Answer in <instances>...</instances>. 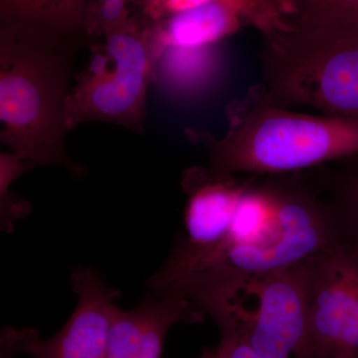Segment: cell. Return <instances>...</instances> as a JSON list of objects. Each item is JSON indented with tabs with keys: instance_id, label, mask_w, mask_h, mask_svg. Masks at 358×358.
I'll use <instances>...</instances> for the list:
<instances>
[{
	"instance_id": "6da1fadb",
	"label": "cell",
	"mask_w": 358,
	"mask_h": 358,
	"mask_svg": "<svg viewBox=\"0 0 358 358\" xmlns=\"http://www.w3.org/2000/svg\"><path fill=\"white\" fill-rule=\"evenodd\" d=\"M226 114L222 138L185 131L188 140L206 148L216 173H301L358 154V117L291 112L271 103L262 84L231 103Z\"/></svg>"
},
{
	"instance_id": "7a4b0ae2",
	"label": "cell",
	"mask_w": 358,
	"mask_h": 358,
	"mask_svg": "<svg viewBox=\"0 0 358 358\" xmlns=\"http://www.w3.org/2000/svg\"><path fill=\"white\" fill-rule=\"evenodd\" d=\"M80 41L0 27V140L35 166H62L83 176L66 152V109Z\"/></svg>"
},
{
	"instance_id": "3957f363",
	"label": "cell",
	"mask_w": 358,
	"mask_h": 358,
	"mask_svg": "<svg viewBox=\"0 0 358 358\" xmlns=\"http://www.w3.org/2000/svg\"><path fill=\"white\" fill-rule=\"evenodd\" d=\"M279 179L281 199L272 227L255 243L200 259L174 284L178 293L206 310L250 278L310 262L345 239L333 205L307 171Z\"/></svg>"
},
{
	"instance_id": "277c9868",
	"label": "cell",
	"mask_w": 358,
	"mask_h": 358,
	"mask_svg": "<svg viewBox=\"0 0 358 358\" xmlns=\"http://www.w3.org/2000/svg\"><path fill=\"white\" fill-rule=\"evenodd\" d=\"M261 34V84L271 103L358 117V25L282 24Z\"/></svg>"
},
{
	"instance_id": "5b68a950",
	"label": "cell",
	"mask_w": 358,
	"mask_h": 358,
	"mask_svg": "<svg viewBox=\"0 0 358 358\" xmlns=\"http://www.w3.org/2000/svg\"><path fill=\"white\" fill-rule=\"evenodd\" d=\"M103 38L88 69L71 89L67 128L102 122L143 133L148 88L166 50L157 25L143 26L133 18Z\"/></svg>"
},
{
	"instance_id": "8992f818",
	"label": "cell",
	"mask_w": 358,
	"mask_h": 358,
	"mask_svg": "<svg viewBox=\"0 0 358 358\" xmlns=\"http://www.w3.org/2000/svg\"><path fill=\"white\" fill-rule=\"evenodd\" d=\"M313 260L250 278L207 315L264 358H306Z\"/></svg>"
},
{
	"instance_id": "52a82bcc",
	"label": "cell",
	"mask_w": 358,
	"mask_h": 358,
	"mask_svg": "<svg viewBox=\"0 0 358 358\" xmlns=\"http://www.w3.org/2000/svg\"><path fill=\"white\" fill-rule=\"evenodd\" d=\"M306 358H358V246L313 259Z\"/></svg>"
},
{
	"instance_id": "ba28073f",
	"label": "cell",
	"mask_w": 358,
	"mask_h": 358,
	"mask_svg": "<svg viewBox=\"0 0 358 358\" xmlns=\"http://www.w3.org/2000/svg\"><path fill=\"white\" fill-rule=\"evenodd\" d=\"M77 294L76 308L64 327L50 338L31 329L6 327L1 338V358L24 353L32 358H107L113 315L119 296L92 268L71 275Z\"/></svg>"
},
{
	"instance_id": "9c48e42d",
	"label": "cell",
	"mask_w": 358,
	"mask_h": 358,
	"mask_svg": "<svg viewBox=\"0 0 358 358\" xmlns=\"http://www.w3.org/2000/svg\"><path fill=\"white\" fill-rule=\"evenodd\" d=\"M255 176L239 180L235 176L214 173L209 167L186 171L183 189L188 195L185 214V235L169 260L155 274L171 277L225 241L237 205Z\"/></svg>"
},
{
	"instance_id": "30bf717a",
	"label": "cell",
	"mask_w": 358,
	"mask_h": 358,
	"mask_svg": "<svg viewBox=\"0 0 358 358\" xmlns=\"http://www.w3.org/2000/svg\"><path fill=\"white\" fill-rule=\"evenodd\" d=\"M205 315L201 308L176 293L148 294L134 310L115 307L107 358H162L171 327L201 322Z\"/></svg>"
},
{
	"instance_id": "8fae6325",
	"label": "cell",
	"mask_w": 358,
	"mask_h": 358,
	"mask_svg": "<svg viewBox=\"0 0 358 358\" xmlns=\"http://www.w3.org/2000/svg\"><path fill=\"white\" fill-rule=\"evenodd\" d=\"M87 0H0L1 26L80 41Z\"/></svg>"
},
{
	"instance_id": "7c38bea8",
	"label": "cell",
	"mask_w": 358,
	"mask_h": 358,
	"mask_svg": "<svg viewBox=\"0 0 358 358\" xmlns=\"http://www.w3.org/2000/svg\"><path fill=\"white\" fill-rule=\"evenodd\" d=\"M338 214L343 238L358 246V154L308 171Z\"/></svg>"
},
{
	"instance_id": "4fadbf2b",
	"label": "cell",
	"mask_w": 358,
	"mask_h": 358,
	"mask_svg": "<svg viewBox=\"0 0 358 358\" xmlns=\"http://www.w3.org/2000/svg\"><path fill=\"white\" fill-rule=\"evenodd\" d=\"M287 24L299 27L358 25V0H281Z\"/></svg>"
},
{
	"instance_id": "5bb4252c",
	"label": "cell",
	"mask_w": 358,
	"mask_h": 358,
	"mask_svg": "<svg viewBox=\"0 0 358 358\" xmlns=\"http://www.w3.org/2000/svg\"><path fill=\"white\" fill-rule=\"evenodd\" d=\"M220 334L218 345L205 348L199 358H264L237 334Z\"/></svg>"
},
{
	"instance_id": "9a60e30c",
	"label": "cell",
	"mask_w": 358,
	"mask_h": 358,
	"mask_svg": "<svg viewBox=\"0 0 358 358\" xmlns=\"http://www.w3.org/2000/svg\"><path fill=\"white\" fill-rule=\"evenodd\" d=\"M210 0H145L148 15L160 21L174 13L206 3Z\"/></svg>"
},
{
	"instance_id": "2e32d148",
	"label": "cell",
	"mask_w": 358,
	"mask_h": 358,
	"mask_svg": "<svg viewBox=\"0 0 358 358\" xmlns=\"http://www.w3.org/2000/svg\"><path fill=\"white\" fill-rule=\"evenodd\" d=\"M90 1V0H87V2ZM128 1H131V0H128ZM87 2H86V4H87Z\"/></svg>"
}]
</instances>
